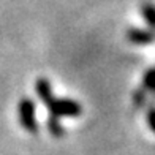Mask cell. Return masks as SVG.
<instances>
[{
	"label": "cell",
	"mask_w": 155,
	"mask_h": 155,
	"mask_svg": "<svg viewBox=\"0 0 155 155\" xmlns=\"http://www.w3.org/2000/svg\"><path fill=\"white\" fill-rule=\"evenodd\" d=\"M127 40L136 46H147L155 43V33L149 29H139V27H130L127 30Z\"/></svg>",
	"instance_id": "obj_3"
},
{
	"label": "cell",
	"mask_w": 155,
	"mask_h": 155,
	"mask_svg": "<svg viewBox=\"0 0 155 155\" xmlns=\"http://www.w3.org/2000/svg\"><path fill=\"white\" fill-rule=\"evenodd\" d=\"M141 15H143V19L146 21L149 30L155 33V5L152 2H144L141 5Z\"/></svg>",
	"instance_id": "obj_5"
},
{
	"label": "cell",
	"mask_w": 155,
	"mask_h": 155,
	"mask_svg": "<svg viewBox=\"0 0 155 155\" xmlns=\"http://www.w3.org/2000/svg\"><path fill=\"white\" fill-rule=\"evenodd\" d=\"M46 127H48V131L51 133L54 138H62L63 135H65V127L62 125V120L59 117L49 116L48 122H46Z\"/></svg>",
	"instance_id": "obj_6"
},
{
	"label": "cell",
	"mask_w": 155,
	"mask_h": 155,
	"mask_svg": "<svg viewBox=\"0 0 155 155\" xmlns=\"http://www.w3.org/2000/svg\"><path fill=\"white\" fill-rule=\"evenodd\" d=\"M35 94H37V97L41 100V103H43L45 106H48V104L54 100L52 86H51V82H49L46 78H40V79H37V82H35Z\"/></svg>",
	"instance_id": "obj_4"
},
{
	"label": "cell",
	"mask_w": 155,
	"mask_h": 155,
	"mask_svg": "<svg viewBox=\"0 0 155 155\" xmlns=\"http://www.w3.org/2000/svg\"><path fill=\"white\" fill-rule=\"evenodd\" d=\"M143 89L150 97L155 98V67L146 70V73L143 76Z\"/></svg>",
	"instance_id": "obj_7"
},
{
	"label": "cell",
	"mask_w": 155,
	"mask_h": 155,
	"mask_svg": "<svg viewBox=\"0 0 155 155\" xmlns=\"http://www.w3.org/2000/svg\"><path fill=\"white\" fill-rule=\"evenodd\" d=\"M49 111V116L54 117H78L82 112V106L79 101L71 100V98H55L46 106Z\"/></svg>",
	"instance_id": "obj_1"
},
{
	"label": "cell",
	"mask_w": 155,
	"mask_h": 155,
	"mask_svg": "<svg viewBox=\"0 0 155 155\" xmlns=\"http://www.w3.org/2000/svg\"><path fill=\"white\" fill-rule=\"evenodd\" d=\"M146 122L149 125V128L155 133V106L150 104L147 106V111H146Z\"/></svg>",
	"instance_id": "obj_9"
},
{
	"label": "cell",
	"mask_w": 155,
	"mask_h": 155,
	"mask_svg": "<svg viewBox=\"0 0 155 155\" xmlns=\"http://www.w3.org/2000/svg\"><path fill=\"white\" fill-rule=\"evenodd\" d=\"M18 117H19V124L24 127V130H27L32 135H37L38 133V120H37V114H35V101L32 98L24 97L19 100Z\"/></svg>",
	"instance_id": "obj_2"
},
{
	"label": "cell",
	"mask_w": 155,
	"mask_h": 155,
	"mask_svg": "<svg viewBox=\"0 0 155 155\" xmlns=\"http://www.w3.org/2000/svg\"><path fill=\"white\" fill-rule=\"evenodd\" d=\"M149 100H150V95L147 94L143 87L136 89L135 94H133V104H135V108H138V109L149 106Z\"/></svg>",
	"instance_id": "obj_8"
}]
</instances>
